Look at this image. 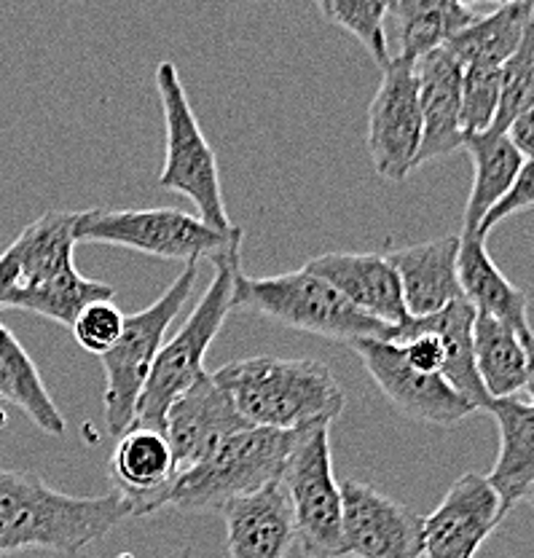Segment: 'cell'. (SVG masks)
<instances>
[{
    "label": "cell",
    "instance_id": "obj_1",
    "mask_svg": "<svg viewBox=\"0 0 534 558\" xmlns=\"http://www.w3.org/2000/svg\"><path fill=\"white\" fill-rule=\"evenodd\" d=\"M130 515V502L116 492L73 497L27 470H0V556L20 550L78 556Z\"/></svg>",
    "mask_w": 534,
    "mask_h": 558
},
{
    "label": "cell",
    "instance_id": "obj_2",
    "mask_svg": "<svg viewBox=\"0 0 534 558\" xmlns=\"http://www.w3.org/2000/svg\"><path fill=\"white\" fill-rule=\"evenodd\" d=\"M210 376L250 427L333 424L347 405L344 387L320 360L245 357L220 365Z\"/></svg>",
    "mask_w": 534,
    "mask_h": 558
},
{
    "label": "cell",
    "instance_id": "obj_3",
    "mask_svg": "<svg viewBox=\"0 0 534 558\" xmlns=\"http://www.w3.org/2000/svg\"><path fill=\"white\" fill-rule=\"evenodd\" d=\"M304 429L245 427L229 435L205 459L172 478V484L156 499L154 513L167 508H175L180 513L220 510L229 499L258 492L260 486L280 478Z\"/></svg>",
    "mask_w": 534,
    "mask_h": 558
},
{
    "label": "cell",
    "instance_id": "obj_4",
    "mask_svg": "<svg viewBox=\"0 0 534 558\" xmlns=\"http://www.w3.org/2000/svg\"><path fill=\"white\" fill-rule=\"evenodd\" d=\"M234 310L260 314L277 325L347 347L365 339L390 341L392 333L390 325L355 310L333 284L306 269L277 277H247L240 271L234 282Z\"/></svg>",
    "mask_w": 534,
    "mask_h": 558
},
{
    "label": "cell",
    "instance_id": "obj_5",
    "mask_svg": "<svg viewBox=\"0 0 534 558\" xmlns=\"http://www.w3.org/2000/svg\"><path fill=\"white\" fill-rule=\"evenodd\" d=\"M215 277L207 284L205 295L194 312L189 314L170 341H165L150 365L148 379L143 384L141 400L135 409L132 427L165 429V414L172 400L180 398L202 374H205L207 349L213 347L215 336L220 333L229 314L234 312V282L242 271L240 253L215 260Z\"/></svg>",
    "mask_w": 534,
    "mask_h": 558
},
{
    "label": "cell",
    "instance_id": "obj_6",
    "mask_svg": "<svg viewBox=\"0 0 534 558\" xmlns=\"http://www.w3.org/2000/svg\"><path fill=\"white\" fill-rule=\"evenodd\" d=\"M75 242L116 244L165 260L199 264L240 253L242 229L218 231L199 215L175 207L148 209H84L75 218Z\"/></svg>",
    "mask_w": 534,
    "mask_h": 558
},
{
    "label": "cell",
    "instance_id": "obj_7",
    "mask_svg": "<svg viewBox=\"0 0 534 558\" xmlns=\"http://www.w3.org/2000/svg\"><path fill=\"white\" fill-rule=\"evenodd\" d=\"M196 277H199V266H185L154 304L124 317L119 341L106 354H100L102 371H106V395H102L106 427L116 438L124 435L135 422L137 400H141L143 384L150 374V365L167 341L170 325L191 301Z\"/></svg>",
    "mask_w": 534,
    "mask_h": 558
},
{
    "label": "cell",
    "instance_id": "obj_8",
    "mask_svg": "<svg viewBox=\"0 0 534 558\" xmlns=\"http://www.w3.org/2000/svg\"><path fill=\"white\" fill-rule=\"evenodd\" d=\"M154 81L161 97L167 132L165 167H161L159 185L194 202L196 215L207 226L218 231H231L234 223H231L223 202L218 159H215L213 145L207 143L205 132L196 121V113L191 110L178 68L172 62H159Z\"/></svg>",
    "mask_w": 534,
    "mask_h": 558
},
{
    "label": "cell",
    "instance_id": "obj_9",
    "mask_svg": "<svg viewBox=\"0 0 534 558\" xmlns=\"http://www.w3.org/2000/svg\"><path fill=\"white\" fill-rule=\"evenodd\" d=\"M295 539L310 558H347L341 534V488L333 473L330 424H315L301 433L280 473Z\"/></svg>",
    "mask_w": 534,
    "mask_h": 558
},
{
    "label": "cell",
    "instance_id": "obj_10",
    "mask_svg": "<svg viewBox=\"0 0 534 558\" xmlns=\"http://www.w3.org/2000/svg\"><path fill=\"white\" fill-rule=\"evenodd\" d=\"M374 170L385 180L403 183L414 172L422 145V110L414 60L390 57L381 68V84L368 108L365 130Z\"/></svg>",
    "mask_w": 534,
    "mask_h": 558
},
{
    "label": "cell",
    "instance_id": "obj_11",
    "mask_svg": "<svg viewBox=\"0 0 534 558\" xmlns=\"http://www.w3.org/2000/svg\"><path fill=\"white\" fill-rule=\"evenodd\" d=\"M352 349L363 360L376 387L385 392V398L400 414L433 424V427H454L470 414H475L473 403L464 400L444 376L411 368L400 347L392 341L365 339L352 344Z\"/></svg>",
    "mask_w": 534,
    "mask_h": 558
},
{
    "label": "cell",
    "instance_id": "obj_12",
    "mask_svg": "<svg viewBox=\"0 0 534 558\" xmlns=\"http://www.w3.org/2000/svg\"><path fill=\"white\" fill-rule=\"evenodd\" d=\"M347 558H422V519L379 488L341 481Z\"/></svg>",
    "mask_w": 534,
    "mask_h": 558
},
{
    "label": "cell",
    "instance_id": "obj_13",
    "mask_svg": "<svg viewBox=\"0 0 534 558\" xmlns=\"http://www.w3.org/2000/svg\"><path fill=\"white\" fill-rule=\"evenodd\" d=\"M499 521L497 494L486 475L464 473L449 486L444 502L422 519V556L475 558Z\"/></svg>",
    "mask_w": 534,
    "mask_h": 558
},
{
    "label": "cell",
    "instance_id": "obj_14",
    "mask_svg": "<svg viewBox=\"0 0 534 558\" xmlns=\"http://www.w3.org/2000/svg\"><path fill=\"white\" fill-rule=\"evenodd\" d=\"M250 427L229 395L215 384L210 371L199 376L165 414V438L170 444L175 470L183 473L191 464L205 459L220 440ZM175 473V475H178Z\"/></svg>",
    "mask_w": 534,
    "mask_h": 558
},
{
    "label": "cell",
    "instance_id": "obj_15",
    "mask_svg": "<svg viewBox=\"0 0 534 558\" xmlns=\"http://www.w3.org/2000/svg\"><path fill=\"white\" fill-rule=\"evenodd\" d=\"M422 110V145L414 170L451 156L464 145L460 126L462 62L446 46L414 60Z\"/></svg>",
    "mask_w": 534,
    "mask_h": 558
},
{
    "label": "cell",
    "instance_id": "obj_16",
    "mask_svg": "<svg viewBox=\"0 0 534 558\" xmlns=\"http://www.w3.org/2000/svg\"><path fill=\"white\" fill-rule=\"evenodd\" d=\"M310 275L333 284L355 310L379 323L398 328L409 319L403 290L387 255L376 253H325L306 260Z\"/></svg>",
    "mask_w": 534,
    "mask_h": 558
},
{
    "label": "cell",
    "instance_id": "obj_17",
    "mask_svg": "<svg viewBox=\"0 0 534 558\" xmlns=\"http://www.w3.org/2000/svg\"><path fill=\"white\" fill-rule=\"evenodd\" d=\"M229 558H288L295 545L293 513L280 478L220 508Z\"/></svg>",
    "mask_w": 534,
    "mask_h": 558
},
{
    "label": "cell",
    "instance_id": "obj_18",
    "mask_svg": "<svg viewBox=\"0 0 534 558\" xmlns=\"http://www.w3.org/2000/svg\"><path fill=\"white\" fill-rule=\"evenodd\" d=\"M457 258H460V234L438 236L387 253V260L400 279L409 317H429L464 299Z\"/></svg>",
    "mask_w": 534,
    "mask_h": 558
},
{
    "label": "cell",
    "instance_id": "obj_19",
    "mask_svg": "<svg viewBox=\"0 0 534 558\" xmlns=\"http://www.w3.org/2000/svg\"><path fill=\"white\" fill-rule=\"evenodd\" d=\"M486 414L499 427V453L486 475L499 502V519L515 505L530 502L534 486V409L524 398H499L486 403Z\"/></svg>",
    "mask_w": 534,
    "mask_h": 558
},
{
    "label": "cell",
    "instance_id": "obj_20",
    "mask_svg": "<svg viewBox=\"0 0 534 558\" xmlns=\"http://www.w3.org/2000/svg\"><path fill=\"white\" fill-rule=\"evenodd\" d=\"M175 459L165 433L148 427H130L119 435L110 457V481L116 494L130 502L132 515H154L156 499L175 478Z\"/></svg>",
    "mask_w": 534,
    "mask_h": 558
},
{
    "label": "cell",
    "instance_id": "obj_21",
    "mask_svg": "<svg viewBox=\"0 0 534 558\" xmlns=\"http://www.w3.org/2000/svg\"><path fill=\"white\" fill-rule=\"evenodd\" d=\"M457 271H460V288L464 301L475 312L489 314L508 325L526 347L532 349V328H530V295L515 288L497 264L491 260L486 242L475 234H460V258H457Z\"/></svg>",
    "mask_w": 534,
    "mask_h": 558
},
{
    "label": "cell",
    "instance_id": "obj_22",
    "mask_svg": "<svg viewBox=\"0 0 534 558\" xmlns=\"http://www.w3.org/2000/svg\"><path fill=\"white\" fill-rule=\"evenodd\" d=\"M473 319L475 310L468 301L460 299L454 304H449L446 310L429 314V317H409L405 323H400L398 328H392L390 341L403 339L411 333H435L444 344L446 363L440 376L462 395L464 400L473 403L475 411H484L489 403V395L481 387L478 374H475L473 363Z\"/></svg>",
    "mask_w": 534,
    "mask_h": 558
},
{
    "label": "cell",
    "instance_id": "obj_23",
    "mask_svg": "<svg viewBox=\"0 0 534 558\" xmlns=\"http://www.w3.org/2000/svg\"><path fill=\"white\" fill-rule=\"evenodd\" d=\"M473 363L491 400L515 398L532 381V349L508 325L481 312L473 319Z\"/></svg>",
    "mask_w": 534,
    "mask_h": 558
},
{
    "label": "cell",
    "instance_id": "obj_24",
    "mask_svg": "<svg viewBox=\"0 0 534 558\" xmlns=\"http://www.w3.org/2000/svg\"><path fill=\"white\" fill-rule=\"evenodd\" d=\"M464 150L473 159V189H470L468 205H464L462 234H475L478 223L484 220L486 209H489L510 185L515 183L519 172L524 170L530 161L508 143L505 135H473L464 137Z\"/></svg>",
    "mask_w": 534,
    "mask_h": 558
},
{
    "label": "cell",
    "instance_id": "obj_25",
    "mask_svg": "<svg viewBox=\"0 0 534 558\" xmlns=\"http://www.w3.org/2000/svg\"><path fill=\"white\" fill-rule=\"evenodd\" d=\"M0 403H14L46 435H65V416L40 379L36 363L9 328L0 325Z\"/></svg>",
    "mask_w": 534,
    "mask_h": 558
},
{
    "label": "cell",
    "instance_id": "obj_26",
    "mask_svg": "<svg viewBox=\"0 0 534 558\" xmlns=\"http://www.w3.org/2000/svg\"><path fill=\"white\" fill-rule=\"evenodd\" d=\"M75 218L78 213H57V209L44 213L11 242L16 264H20L16 290L44 282L57 271L73 266V250L78 244L73 234Z\"/></svg>",
    "mask_w": 534,
    "mask_h": 558
},
{
    "label": "cell",
    "instance_id": "obj_27",
    "mask_svg": "<svg viewBox=\"0 0 534 558\" xmlns=\"http://www.w3.org/2000/svg\"><path fill=\"white\" fill-rule=\"evenodd\" d=\"M113 295L116 290L110 288V284L84 277L73 264L68 266V269L57 271L54 277L44 279V282L14 290L5 310L33 312L51 319V323L71 328L73 319L78 317L86 306L97 304V301H110Z\"/></svg>",
    "mask_w": 534,
    "mask_h": 558
},
{
    "label": "cell",
    "instance_id": "obj_28",
    "mask_svg": "<svg viewBox=\"0 0 534 558\" xmlns=\"http://www.w3.org/2000/svg\"><path fill=\"white\" fill-rule=\"evenodd\" d=\"M532 31V0L513 5H499L489 16H478L470 27L444 44L462 65L491 62L502 65L519 49L521 38Z\"/></svg>",
    "mask_w": 534,
    "mask_h": 558
},
{
    "label": "cell",
    "instance_id": "obj_29",
    "mask_svg": "<svg viewBox=\"0 0 534 558\" xmlns=\"http://www.w3.org/2000/svg\"><path fill=\"white\" fill-rule=\"evenodd\" d=\"M395 16L400 22V54L405 60H420L427 51L449 44L457 33L478 20L473 9H464L457 0H395Z\"/></svg>",
    "mask_w": 534,
    "mask_h": 558
},
{
    "label": "cell",
    "instance_id": "obj_30",
    "mask_svg": "<svg viewBox=\"0 0 534 558\" xmlns=\"http://www.w3.org/2000/svg\"><path fill=\"white\" fill-rule=\"evenodd\" d=\"M315 3L330 25L355 35L381 68L390 62V46H387L385 33V20L390 9L385 0H315Z\"/></svg>",
    "mask_w": 534,
    "mask_h": 558
},
{
    "label": "cell",
    "instance_id": "obj_31",
    "mask_svg": "<svg viewBox=\"0 0 534 558\" xmlns=\"http://www.w3.org/2000/svg\"><path fill=\"white\" fill-rule=\"evenodd\" d=\"M534 108V40L532 31L521 38L519 49L499 70V97L489 135H505L515 116Z\"/></svg>",
    "mask_w": 534,
    "mask_h": 558
},
{
    "label": "cell",
    "instance_id": "obj_32",
    "mask_svg": "<svg viewBox=\"0 0 534 558\" xmlns=\"http://www.w3.org/2000/svg\"><path fill=\"white\" fill-rule=\"evenodd\" d=\"M499 70L502 65H491V62L462 65L460 126L464 137L484 135L491 126L499 97Z\"/></svg>",
    "mask_w": 534,
    "mask_h": 558
},
{
    "label": "cell",
    "instance_id": "obj_33",
    "mask_svg": "<svg viewBox=\"0 0 534 558\" xmlns=\"http://www.w3.org/2000/svg\"><path fill=\"white\" fill-rule=\"evenodd\" d=\"M121 328H124V314L116 310L110 301L89 304L71 325L78 347L92 354H106L119 341Z\"/></svg>",
    "mask_w": 534,
    "mask_h": 558
},
{
    "label": "cell",
    "instance_id": "obj_34",
    "mask_svg": "<svg viewBox=\"0 0 534 558\" xmlns=\"http://www.w3.org/2000/svg\"><path fill=\"white\" fill-rule=\"evenodd\" d=\"M532 205H534V165L530 161V165L519 172L515 183L510 185L502 196H499L495 205L486 209V215H484V220L478 223L475 236L486 242V236L491 234V229H495V226L502 223V220L510 218V215L526 213V209H532Z\"/></svg>",
    "mask_w": 534,
    "mask_h": 558
},
{
    "label": "cell",
    "instance_id": "obj_35",
    "mask_svg": "<svg viewBox=\"0 0 534 558\" xmlns=\"http://www.w3.org/2000/svg\"><path fill=\"white\" fill-rule=\"evenodd\" d=\"M505 137H508V143L513 145V148L519 150L526 161H532V156H534V108L524 110L521 116H515L513 124L505 130Z\"/></svg>",
    "mask_w": 534,
    "mask_h": 558
},
{
    "label": "cell",
    "instance_id": "obj_36",
    "mask_svg": "<svg viewBox=\"0 0 534 558\" xmlns=\"http://www.w3.org/2000/svg\"><path fill=\"white\" fill-rule=\"evenodd\" d=\"M16 284H20V264H16V255L9 244L0 253V310L9 306V299L16 290Z\"/></svg>",
    "mask_w": 534,
    "mask_h": 558
},
{
    "label": "cell",
    "instance_id": "obj_37",
    "mask_svg": "<svg viewBox=\"0 0 534 558\" xmlns=\"http://www.w3.org/2000/svg\"><path fill=\"white\" fill-rule=\"evenodd\" d=\"M170 558H191V545H185V548L175 550V554H172Z\"/></svg>",
    "mask_w": 534,
    "mask_h": 558
},
{
    "label": "cell",
    "instance_id": "obj_38",
    "mask_svg": "<svg viewBox=\"0 0 534 558\" xmlns=\"http://www.w3.org/2000/svg\"><path fill=\"white\" fill-rule=\"evenodd\" d=\"M489 3H495L497 9H499V5H513V3H524V0H489Z\"/></svg>",
    "mask_w": 534,
    "mask_h": 558
},
{
    "label": "cell",
    "instance_id": "obj_39",
    "mask_svg": "<svg viewBox=\"0 0 534 558\" xmlns=\"http://www.w3.org/2000/svg\"><path fill=\"white\" fill-rule=\"evenodd\" d=\"M457 3L464 5V9H470V3H475V0H457Z\"/></svg>",
    "mask_w": 534,
    "mask_h": 558
},
{
    "label": "cell",
    "instance_id": "obj_40",
    "mask_svg": "<svg viewBox=\"0 0 534 558\" xmlns=\"http://www.w3.org/2000/svg\"><path fill=\"white\" fill-rule=\"evenodd\" d=\"M385 3H387V9H390V11H392V5H395V0H385Z\"/></svg>",
    "mask_w": 534,
    "mask_h": 558
},
{
    "label": "cell",
    "instance_id": "obj_41",
    "mask_svg": "<svg viewBox=\"0 0 534 558\" xmlns=\"http://www.w3.org/2000/svg\"><path fill=\"white\" fill-rule=\"evenodd\" d=\"M255 3H260V0H255Z\"/></svg>",
    "mask_w": 534,
    "mask_h": 558
}]
</instances>
